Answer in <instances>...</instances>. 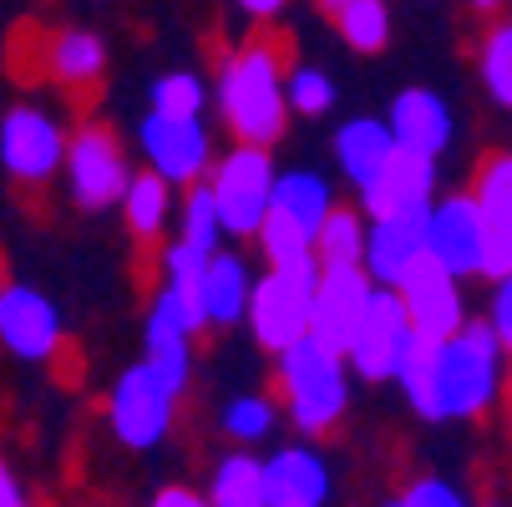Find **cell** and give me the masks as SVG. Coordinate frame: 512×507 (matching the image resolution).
<instances>
[{
  "mask_svg": "<svg viewBox=\"0 0 512 507\" xmlns=\"http://www.w3.org/2000/svg\"><path fill=\"white\" fill-rule=\"evenodd\" d=\"M507 345L492 335L487 320H467L457 335L431 340L416 335L406 366L396 376L406 406L421 421H477L507 391Z\"/></svg>",
  "mask_w": 512,
  "mask_h": 507,
  "instance_id": "cell-1",
  "label": "cell"
},
{
  "mask_svg": "<svg viewBox=\"0 0 512 507\" xmlns=\"http://www.w3.org/2000/svg\"><path fill=\"white\" fill-rule=\"evenodd\" d=\"M284 51L274 36H249L239 51L218 61V117L234 132V142H254V148H274L289 127V97H284Z\"/></svg>",
  "mask_w": 512,
  "mask_h": 507,
  "instance_id": "cell-2",
  "label": "cell"
},
{
  "mask_svg": "<svg viewBox=\"0 0 512 507\" xmlns=\"http://www.w3.org/2000/svg\"><path fill=\"white\" fill-rule=\"evenodd\" d=\"M274 396L289 416V426L310 442H325L330 431L350 416V366L345 355L305 335L300 345H289L274 355Z\"/></svg>",
  "mask_w": 512,
  "mask_h": 507,
  "instance_id": "cell-3",
  "label": "cell"
},
{
  "mask_svg": "<svg viewBox=\"0 0 512 507\" xmlns=\"http://www.w3.org/2000/svg\"><path fill=\"white\" fill-rule=\"evenodd\" d=\"M66 142H71V127L51 107L16 102L0 117V168L21 193H41L66 168Z\"/></svg>",
  "mask_w": 512,
  "mask_h": 507,
  "instance_id": "cell-4",
  "label": "cell"
},
{
  "mask_svg": "<svg viewBox=\"0 0 512 507\" xmlns=\"http://www.w3.org/2000/svg\"><path fill=\"white\" fill-rule=\"evenodd\" d=\"M178 406H183V396L168 391V381L148 366V360H137V366H127L107 391V426H112L117 447L153 452L173 437Z\"/></svg>",
  "mask_w": 512,
  "mask_h": 507,
  "instance_id": "cell-5",
  "label": "cell"
},
{
  "mask_svg": "<svg viewBox=\"0 0 512 507\" xmlns=\"http://www.w3.org/2000/svg\"><path fill=\"white\" fill-rule=\"evenodd\" d=\"M274 183H279V168H274V153L269 148L234 142L229 153L213 158L208 188H213L218 213H224L229 239H254L264 229L269 208H274Z\"/></svg>",
  "mask_w": 512,
  "mask_h": 507,
  "instance_id": "cell-6",
  "label": "cell"
},
{
  "mask_svg": "<svg viewBox=\"0 0 512 507\" xmlns=\"http://www.w3.org/2000/svg\"><path fill=\"white\" fill-rule=\"evenodd\" d=\"M315 279H320V259H310V264H289V269H264V274L254 279L249 335H254L259 350L279 355V350L300 345V340L310 335Z\"/></svg>",
  "mask_w": 512,
  "mask_h": 507,
  "instance_id": "cell-7",
  "label": "cell"
},
{
  "mask_svg": "<svg viewBox=\"0 0 512 507\" xmlns=\"http://www.w3.org/2000/svg\"><path fill=\"white\" fill-rule=\"evenodd\" d=\"M66 193L82 213H107L122 203L127 183H132V163H127V148L122 137L107 127V122H82L71 127V142H66Z\"/></svg>",
  "mask_w": 512,
  "mask_h": 507,
  "instance_id": "cell-8",
  "label": "cell"
},
{
  "mask_svg": "<svg viewBox=\"0 0 512 507\" xmlns=\"http://www.w3.org/2000/svg\"><path fill=\"white\" fill-rule=\"evenodd\" d=\"M411 345H416V325H411V315H406L396 289L381 284L371 310H365V320L355 325V335L345 345V366H350V376L371 381V386L376 381H396L401 366H406V355H411Z\"/></svg>",
  "mask_w": 512,
  "mask_h": 507,
  "instance_id": "cell-9",
  "label": "cell"
},
{
  "mask_svg": "<svg viewBox=\"0 0 512 507\" xmlns=\"http://www.w3.org/2000/svg\"><path fill=\"white\" fill-rule=\"evenodd\" d=\"M137 153L173 188H193L213 173V132L203 117H168L148 107V117L137 122Z\"/></svg>",
  "mask_w": 512,
  "mask_h": 507,
  "instance_id": "cell-10",
  "label": "cell"
},
{
  "mask_svg": "<svg viewBox=\"0 0 512 507\" xmlns=\"http://www.w3.org/2000/svg\"><path fill=\"white\" fill-rule=\"evenodd\" d=\"M426 254L452 269L457 279H482V254H487V219L477 198L462 193H436V203L426 208Z\"/></svg>",
  "mask_w": 512,
  "mask_h": 507,
  "instance_id": "cell-11",
  "label": "cell"
},
{
  "mask_svg": "<svg viewBox=\"0 0 512 507\" xmlns=\"http://www.w3.org/2000/svg\"><path fill=\"white\" fill-rule=\"evenodd\" d=\"M391 289L401 295V305H406V315H411L416 335L447 340V335H457V330L467 325V295H462V279H457L452 269H442L431 254H426V259H416V264L391 284Z\"/></svg>",
  "mask_w": 512,
  "mask_h": 507,
  "instance_id": "cell-12",
  "label": "cell"
},
{
  "mask_svg": "<svg viewBox=\"0 0 512 507\" xmlns=\"http://www.w3.org/2000/svg\"><path fill=\"white\" fill-rule=\"evenodd\" d=\"M61 340H66V325H61V310L51 295H41L31 284H11L0 295V345L16 360L46 366V360H56Z\"/></svg>",
  "mask_w": 512,
  "mask_h": 507,
  "instance_id": "cell-13",
  "label": "cell"
},
{
  "mask_svg": "<svg viewBox=\"0 0 512 507\" xmlns=\"http://www.w3.org/2000/svg\"><path fill=\"white\" fill-rule=\"evenodd\" d=\"M376 279L365 274L360 264H340V269H320L315 279V315H310V335L330 350L345 355L355 325L365 320V310H371L376 300Z\"/></svg>",
  "mask_w": 512,
  "mask_h": 507,
  "instance_id": "cell-14",
  "label": "cell"
},
{
  "mask_svg": "<svg viewBox=\"0 0 512 507\" xmlns=\"http://www.w3.org/2000/svg\"><path fill=\"white\" fill-rule=\"evenodd\" d=\"M264 487H269V507H330L335 467L310 437H300L264 457Z\"/></svg>",
  "mask_w": 512,
  "mask_h": 507,
  "instance_id": "cell-15",
  "label": "cell"
},
{
  "mask_svg": "<svg viewBox=\"0 0 512 507\" xmlns=\"http://www.w3.org/2000/svg\"><path fill=\"white\" fill-rule=\"evenodd\" d=\"M386 127H391L401 153H416V158H431V163H442V153L452 148V137H457V122H452L447 97L431 92V87L396 92L391 97V112H386Z\"/></svg>",
  "mask_w": 512,
  "mask_h": 507,
  "instance_id": "cell-16",
  "label": "cell"
},
{
  "mask_svg": "<svg viewBox=\"0 0 512 507\" xmlns=\"http://www.w3.org/2000/svg\"><path fill=\"white\" fill-rule=\"evenodd\" d=\"M416 259H426V208H401V213H381L365 229V259L360 269L376 284H396Z\"/></svg>",
  "mask_w": 512,
  "mask_h": 507,
  "instance_id": "cell-17",
  "label": "cell"
},
{
  "mask_svg": "<svg viewBox=\"0 0 512 507\" xmlns=\"http://www.w3.org/2000/svg\"><path fill=\"white\" fill-rule=\"evenodd\" d=\"M41 71L66 97H92L107 77V41L87 26H61L41 46Z\"/></svg>",
  "mask_w": 512,
  "mask_h": 507,
  "instance_id": "cell-18",
  "label": "cell"
},
{
  "mask_svg": "<svg viewBox=\"0 0 512 507\" xmlns=\"http://www.w3.org/2000/svg\"><path fill=\"white\" fill-rule=\"evenodd\" d=\"M355 203H360L365 219L401 213V208H431V203H436V163L396 148V158L355 193Z\"/></svg>",
  "mask_w": 512,
  "mask_h": 507,
  "instance_id": "cell-19",
  "label": "cell"
},
{
  "mask_svg": "<svg viewBox=\"0 0 512 507\" xmlns=\"http://www.w3.org/2000/svg\"><path fill=\"white\" fill-rule=\"evenodd\" d=\"M254 279L244 254L234 249H218L198 279V315H203V330H234L249 320V300H254Z\"/></svg>",
  "mask_w": 512,
  "mask_h": 507,
  "instance_id": "cell-20",
  "label": "cell"
},
{
  "mask_svg": "<svg viewBox=\"0 0 512 507\" xmlns=\"http://www.w3.org/2000/svg\"><path fill=\"white\" fill-rule=\"evenodd\" d=\"M396 158V137L386 127V117H350L335 127V163H340V178L360 193L386 163Z\"/></svg>",
  "mask_w": 512,
  "mask_h": 507,
  "instance_id": "cell-21",
  "label": "cell"
},
{
  "mask_svg": "<svg viewBox=\"0 0 512 507\" xmlns=\"http://www.w3.org/2000/svg\"><path fill=\"white\" fill-rule=\"evenodd\" d=\"M122 224H127V234L132 239H142V244H153V239H163L168 234V224H178V198H173V183L168 178H158L153 168H142V173H132V183H127V193H122Z\"/></svg>",
  "mask_w": 512,
  "mask_h": 507,
  "instance_id": "cell-22",
  "label": "cell"
},
{
  "mask_svg": "<svg viewBox=\"0 0 512 507\" xmlns=\"http://www.w3.org/2000/svg\"><path fill=\"white\" fill-rule=\"evenodd\" d=\"M274 213H284L289 224H300L310 239L325 229V219L335 213V188L325 173L315 168H284L274 183Z\"/></svg>",
  "mask_w": 512,
  "mask_h": 507,
  "instance_id": "cell-23",
  "label": "cell"
},
{
  "mask_svg": "<svg viewBox=\"0 0 512 507\" xmlns=\"http://www.w3.org/2000/svg\"><path fill=\"white\" fill-rule=\"evenodd\" d=\"M208 507H269V487H264V457L234 447L208 467V487H203Z\"/></svg>",
  "mask_w": 512,
  "mask_h": 507,
  "instance_id": "cell-24",
  "label": "cell"
},
{
  "mask_svg": "<svg viewBox=\"0 0 512 507\" xmlns=\"http://www.w3.org/2000/svg\"><path fill=\"white\" fill-rule=\"evenodd\" d=\"M279 416H284L279 396H269V391H239V396H229L224 406H218V431H224L234 447L254 452V447H264L274 431H279Z\"/></svg>",
  "mask_w": 512,
  "mask_h": 507,
  "instance_id": "cell-25",
  "label": "cell"
},
{
  "mask_svg": "<svg viewBox=\"0 0 512 507\" xmlns=\"http://www.w3.org/2000/svg\"><path fill=\"white\" fill-rule=\"evenodd\" d=\"M142 360L168 381V391H188L193 386V335L183 325H168L158 315H148V330H142Z\"/></svg>",
  "mask_w": 512,
  "mask_h": 507,
  "instance_id": "cell-26",
  "label": "cell"
},
{
  "mask_svg": "<svg viewBox=\"0 0 512 507\" xmlns=\"http://www.w3.org/2000/svg\"><path fill=\"white\" fill-rule=\"evenodd\" d=\"M330 21L340 41L360 56H376L391 46V0H340V11Z\"/></svg>",
  "mask_w": 512,
  "mask_h": 507,
  "instance_id": "cell-27",
  "label": "cell"
},
{
  "mask_svg": "<svg viewBox=\"0 0 512 507\" xmlns=\"http://www.w3.org/2000/svg\"><path fill=\"white\" fill-rule=\"evenodd\" d=\"M477 77L492 107L512 112V21H487L477 41Z\"/></svg>",
  "mask_w": 512,
  "mask_h": 507,
  "instance_id": "cell-28",
  "label": "cell"
},
{
  "mask_svg": "<svg viewBox=\"0 0 512 507\" xmlns=\"http://www.w3.org/2000/svg\"><path fill=\"white\" fill-rule=\"evenodd\" d=\"M365 229H371V219H365L360 208L335 203V213L325 219V229L315 234V259H320V269L360 264V259H365Z\"/></svg>",
  "mask_w": 512,
  "mask_h": 507,
  "instance_id": "cell-29",
  "label": "cell"
},
{
  "mask_svg": "<svg viewBox=\"0 0 512 507\" xmlns=\"http://www.w3.org/2000/svg\"><path fill=\"white\" fill-rule=\"evenodd\" d=\"M178 239L193 244V249H203V254H218V249H224V239H229L224 213H218V203H213L208 178L193 183V188L183 193V203H178Z\"/></svg>",
  "mask_w": 512,
  "mask_h": 507,
  "instance_id": "cell-30",
  "label": "cell"
},
{
  "mask_svg": "<svg viewBox=\"0 0 512 507\" xmlns=\"http://www.w3.org/2000/svg\"><path fill=\"white\" fill-rule=\"evenodd\" d=\"M482 208L487 229H512V153H492L477 163L472 188H467Z\"/></svg>",
  "mask_w": 512,
  "mask_h": 507,
  "instance_id": "cell-31",
  "label": "cell"
},
{
  "mask_svg": "<svg viewBox=\"0 0 512 507\" xmlns=\"http://www.w3.org/2000/svg\"><path fill=\"white\" fill-rule=\"evenodd\" d=\"M254 244H259V254H264L269 269H289V264H310L315 259V239L300 224H289L284 213H274V208H269L264 229L254 234Z\"/></svg>",
  "mask_w": 512,
  "mask_h": 507,
  "instance_id": "cell-32",
  "label": "cell"
},
{
  "mask_svg": "<svg viewBox=\"0 0 512 507\" xmlns=\"http://www.w3.org/2000/svg\"><path fill=\"white\" fill-rule=\"evenodd\" d=\"M284 97H289V112L295 117H330L340 92L330 82V71L300 61V66H289V77H284Z\"/></svg>",
  "mask_w": 512,
  "mask_h": 507,
  "instance_id": "cell-33",
  "label": "cell"
},
{
  "mask_svg": "<svg viewBox=\"0 0 512 507\" xmlns=\"http://www.w3.org/2000/svg\"><path fill=\"white\" fill-rule=\"evenodd\" d=\"M208 107V87L193 71H163L153 82V112H168V117H203Z\"/></svg>",
  "mask_w": 512,
  "mask_h": 507,
  "instance_id": "cell-34",
  "label": "cell"
},
{
  "mask_svg": "<svg viewBox=\"0 0 512 507\" xmlns=\"http://www.w3.org/2000/svg\"><path fill=\"white\" fill-rule=\"evenodd\" d=\"M208 259H213V254H203V249H193V244L173 239V244L163 249V284H173V289H188V295H198V279H203Z\"/></svg>",
  "mask_w": 512,
  "mask_h": 507,
  "instance_id": "cell-35",
  "label": "cell"
},
{
  "mask_svg": "<svg viewBox=\"0 0 512 507\" xmlns=\"http://www.w3.org/2000/svg\"><path fill=\"white\" fill-rule=\"evenodd\" d=\"M411 507H477L472 497H467V487L462 482H452V477H416L406 492H401Z\"/></svg>",
  "mask_w": 512,
  "mask_h": 507,
  "instance_id": "cell-36",
  "label": "cell"
},
{
  "mask_svg": "<svg viewBox=\"0 0 512 507\" xmlns=\"http://www.w3.org/2000/svg\"><path fill=\"white\" fill-rule=\"evenodd\" d=\"M487 325H492V335H497V340L507 345V355H512V274L492 284V295H487Z\"/></svg>",
  "mask_w": 512,
  "mask_h": 507,
  "instance_id": "cell-37",
  "label": "cell"
},
{
  "mask_svg": "<svg viewBox=\"0 0 512 507\" xmlns=\"http://www.w3.org/2000/svg\"><path fill=\"white\" fill-rule=\"evenodd\" d=\"M512 274V229H487V254H482V279L497 284Z\"/></svg>",
  "mask_w": 512,
  "mask_h": 507,
  "instance_id": "cell-38",
  "label": "cell"
},
{
  "mask_svg": "<svg viewBox=\"0 0 512 507\" xmlns=\"http://www.w3.org/2000/svg\"><path fill=\"white\" fill-rule=\"evenodd\" d=\"M0 507H31V492H26V482H21V472L6 452H0Z\"/></svg>",
  "mask_w": 512,
  "mask_h": 507,
  "instance_id": "cell-39",
  "label": "cell"
},
{
  "mask_svg": "<svg viewBox=\"0 0 512 507\" xmlns=\"http://www.w3.org/2000/svg\"><path fill=\"white\" fill-rule=\"evenodd\" d=\"M148 507H208V497H203L198 487L168 482V487H158V492H153V502H148Z\"/></svg>",
  "mask_w": 512,
  "mask_h": 507,
  "instance_id": "cell-40",
  "label": "cell"
},
{
  "mask_svg": "<svg viewBox=\"0 0 512 507\" xmlns=\"http://www.w3.org/2000/svg\"><path fill=\"white\" fill-rule=\"evenodd\" d=\"M234 6H239L249 21H274V16L289 6V0H234Z\"/></svg>",
  "mask_w": 512,
  "mask_h": 507,
  "instance_id": "cell-41",
  "label": "cell"
},
{
  "mask_svg": "<svg viewBox=\"0 0 512 507\" xmlns=\"http://www.w3.org/2000/svg\"><path fill=\"white\" fill-rule=\"evenodd\" d=\"M502 6H507V0H467V11H477V16H487V21H497Z\"/></svg>",
  "mask_w": 512,
  "mask_h": 507,
  "instance_id": "cell-42",
  "label": "cell"
},
{
  "mask_svg": "<svg viewBox=\"0 0 512 507\" xmlns=\"http://www.w3.org/2000/svg\"><path fill=\"white\" fill-rule=\"evenodd\" d=\"M376 507H411V502H406V497H401V492H396V497H381V502H376Z\"/></svg>",
  "mask_w": 512,
  "mask_h": 507,
  "instance_id": "cell-43",
  "label": "cell"
},
{
  "mask_svg": "<svg viewBox=\"0 0 512 507\" xmlns=\"http://www.w3.org/2000/svg\"><path fill=\"white\" fill-rule=\"evenodd\" d=\"M502 396H507V406H512V360H507V391H502Z\"/></svg>",
  "mask_w": 512,
  "mask_h": 507,
  "instance_id": "cell-44",
  "label": "cell"
},
{
  "mask_svg": "<svg viewBox=\"0 0 512 507\" xmlns=\"http://www.w3.org/2000/svg\"><path fill=\"white\" fill-rule=\"evenodd\" d=\"M6 289H11V279H6V264H0V295H6Z\"/></svg>",
  "mask_w": 512,
  "mask_h": 507,
  "instance_id": "cell-45",
  "label": "cell"
},
{
  "mask_svg": "<svg viewBox=\"0 0 512 507\" xmlns=\"http://www.w3.org/2000/svg\"><path fill=\"white\" fill-rule=\"evenodd\" d=\"M507 6H512V0H507Z\"/></svg>",
  "mask_w": 512,
  "mask_h": 507,
  "instance_id": "cell-46",
  "label": "cell"
}]
</instances>
